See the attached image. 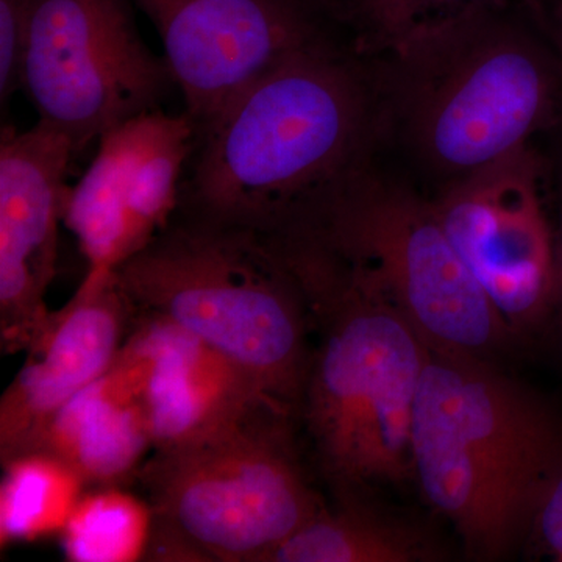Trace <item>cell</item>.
I'll return each instance as SVG.
<instances>
[{"mask_svg": "<svg viewBox=\"0 0 562 562\" xmlns=\"http://www.w3.org/2000/svg\"><path fill=\"white\" fill-rule=\"evenodd\" d=\"M35 449L68 462L88 487L122 486L139 475L154 443L138 401L111 364L50 417Z\"/></svg>", "mask_w": 562, "mask_h": 562, "instance_id": "cell-14", "label": "cell"}, {"mask_svg": "<svg viewBox=\"0 0 562 562\" xmlns=\"http://www.w3.org/2000/svg\"><path fill=\"white\" fill-rule=\"evenodd\" d=\"M136 319L113 366L146 416L154 452L216 438L266 409L292 413L192 333L154 314Z\"/></svg>", "mask_w": 562, "mask_h": 562, "instance_id": "cell-11", "label": "cell"}, {"mask_svg": "<svg viewBox=\"0 0 562 562\" xmlns=\"http://www.w3.org/2000/svg\"><path fill=\"white\" fill-rule=\"evenodd\" d=\"M284 409L216 438L154 452L139 472L155 513L146 561L269 562L324 508L306 482Z\"/></svg>", "mask_w": 562, "mask_h": 562, "instance_id": "cell-6", "label": "cell"}, {"mask_svg": "<svg viewBox=\"0 0 562 562\" xmlns=\"http://www.w3.org/2000/svg\"><path fill=\"white\" fill-rule=\"evenodd\" d=\"M353 266L439 353L492 361L512 328L443 231L432 199L372 157L297 228Z\"/></svg>", "mask_w": 562, "mask_h": 562, "instance_id": "cell-7", "label": "cell"}, {"mask_svg": "<svg viewBox=\"0 0 562 562\" xmlns=\"http://www.w3.org/2000/svg\"><path fill=\"white\" fill-rule=\"evenodd\" d=\"M133 317L116 272L85 276L68 305L52 313L0 398V460L31 449L50 417L109 371Z\"/></svg>", "mask_w": 562, "mask_h": 562, "instance_id": "cell-13", "label": "cell"}, {"mask_svg": "<svg viewBox=\"0 0 562 562\" xmlns=\"http://www.w3.org/2000/svg\"><path fill=\"white\" fill-rule=\"evenodd\" d=\"M0 546L61 535L87 491L80 473L47 450H27L2 461Z\"/></svg>", "mask_w": 562, "mask_h": 562, "instance_id": "cell-17", "label": "cell"}, {"mask_svg": "<svg viewBox=\"0 0 562 562\" xmlns=\"http://www.w3.org/2000/svg\"><path fill=\"white\" fill-rule=\"evenodd\" d=\"M33 0H0V99L22 88Z\"/></svg>", "mask_w": 562, "mask_h": 562, "instance_id": "cell-20", "label": "cell"}, {"mask_svg": "<svg viewBox=\"0 0 562 562\" xmlns=\"http://www.w3.org/2000/svg\"><path fill=\"white\" fill-rule=\"evenodd\" d=\"M514 0H331L361 57H384L469 11Z\"/></svg>", "mask_w": 562, "mask_h": 562, "instance_id": "cell-19", "label": "cell"}, {"mask_svg": "<svg viewBox=\"0 0 562 562\" xmlns=\"http://www.w3.org/2000/svg\"><path fill=\"white\" fill-rule=\"evenodd\" d=\"M435 549L413 525L391 519L360 497L321 509L272 554L269 562H417Z\"/></svg>", "mask_w": 562, "mask_h": 562, "instance_id": "cell-15", "label": "cell"}, {"mask_svg": "<svg viewBox=\"0 0 562 562\" xmlns=\"http://www.w3.org/2000/svg\"><path fill=\"white\" fill-rule=\"evenodd\" d=\"M425 498L473 560L508 557L562 471V424L494 362L430 350L413 419Z\"/></svg>", "mask_w": 562, "mask_h": 562, "instance_id": "cell-4", "label": "cell"}, {"mask_svg": "<svg viewBox=\"0 0 562 562\" xmlns=\"http://www.w3.org/2000/svg\"><path fill=\"white\" fill-rule=\"evenodd\" d=\"M63 222L87 258V276L116 272L143 250L128 211L124 151L116 127L99 139L90 168L69 188Z\"/></svg>", "mask_w": 562, "mask_h": 562, "instance_id": "cell-16", "label": "cell"}, {"mask_svg": "<svg viewBox=\"0 0 562 562\" xmlns=\"http://www.w3.org/2000/svg\"><path fill=\"white\" fill-rule=\"evenodd\" d=\"M76 155L65 133L46 122L3 132L0 144V336L2 349L29 350L52 313L44 295L57 268L65 220L66 173Z\"/></svg>", "mask_w": 562, "mask_h": 562, "instance_id": "cell-12", "label": "cell"}, {"mask_svg": "<svg viewBox=\"0 0 562 562\" xmlns=\"http://www.w3.org/2000/svg\"><path fill=\"white\" fill-rule=\"evenodd\" d=\"M322 338L302 403L327 479L341 498L414 475L413 419L430 347L353 266L316 239L281 241Z\"/></svg>", "mask_w": 562, "mask_h": 562, "instance_id": "cell-3", "label": "cell"}, {"mask_svg": "<svg viewBox=\"0 0 562 562\" xmlns=\"http://www.w3.org/2000/svg\"><path fill=\"white\" fill-rule=\"evenodd\" d=\"M525 3L562 65V0H525Z\"/></svg>", "mask_w": 562, "mask_h": 562, "instance_id": "cell-22", "label": "cell"}, {"mask_svg": "<svg viewBox=\"0 0 562 562\" xmlns=\"http://www.w3.org/2000/svg\"><path fill=\"white\" fill-rule=\"evenodd\" d=\"M382 58L380 135L391 128L439 191L531 146L560 116L562 65L525 0L469 11Z\"/></svg>", "mask_w": 562, "mask_h": 562, "instance_id": "cell-2", "label": "cell"}, {"mask_svg": "<svg viewBox=\"0 0 562 562\" xmlns=\"http://www.w3.org/2000/svg\"><path fill=\"white\" fill-rule=\"evenodd\" d=\"M532 528L546 552L562 562V471L547 492Z\"/></svg>", "mask_w": 562, "mask_h": 562, "instance_id": "cell-21", "label": "cell"}, {"mask_svg": "<svg viewBox=\"0 0 562 562\" xmlns=\"http://www.w3.org/2000/svg\"><path fill=\"white\" fill-rule=\"evenodd\" d=\"M558 191H560V203H561V222H560V235L557 238V265H558V292L557 301L562 303V150L560 155V162H558Z\"/></svg>", "mask_w": 562, "mask_h": 562, "instance_id": "cell-23", "label": "cell"}, {"mask_svg": "<svg viewBox=\"0 0 562 562\" xmlns=\"http://www.w3.org/2000/svg\"><path fill=\"white\" fill-rule=\"evenodd\" d=\"M155 513L122 486L85 491L63 530L61 549L70 562L146 561Z\"/></svg>", "mask_w": 562, "mask_h": 562, "instance_id": "cell-18", "label": "cell"}, {"mask_svg": "<svg viewBox=\"0 0 562 562\" xmlns=\"http://www.w3.org/2000/svg\"><path fill=\"white\" fill-rule=\"evenodd\" d=\"M128 0H33L22 88L76 154L155 109L172 81L140 40Z\"/></svg>", "mask_w": 562, "mask_h": 562, "instance_id": "cell-8", "label": "cell"}, {"mask_svg": "<svg viewBox=\"0 0 562 562\" xmlns=\"http://www.w3.org/2000/svg\"><path fill=\"white\" fill-rule=\"evenodd\" d=\"M154 22L165 61L202 131L292 54L327 38L331 0H133Z\"/></svg>", "mask_w": 562, "mask_h": 562, "instance_id": "cell-10", "label": "cell"}, {"mask_svg": "<svg viewBox=\"0 0 562 562\" xmlns=\"http://www.w3.org/2000/svg\"><path fill=\"white\" fill-rule=\"evenodd\" d=\"M331 36L295 52L198 132L184 213L280 235L372 157L375 76Z\"/></svg>", "mask_w": 562, "mask_h": 562, "instance_id": "cell-1", "label": "cell"}, {"mask_svg": "<svg viewBox=\"0 0 562 562\" xmlns=\"http://www.w3.org/2000/svg\"><path fill=\"white\" fill-rule=\"evenodd\" d=\"M541 179L527 146L432 199L454 249L513 331L530 330L557 301V239Z\"/></svg>", "mask_w": 562, "mask_h": 562, "instance_id": "cell-9", "label": "cell"}, {"mask_svg": "<svg viewBox=\"0 0 562 562\" xmlns=\"http://www.w3.org/2000/svg\"><path fill=\"white\" fill-rule=\"evenodd\" d=\"M136 314L198 336L290 408L312 355L308 303L272 236L183 214L116 271Z\"/></svg>", "mask_w": 562, "mask_h": 562, "instance_id": "cell-5", "label": "cell"}]
</instances>
